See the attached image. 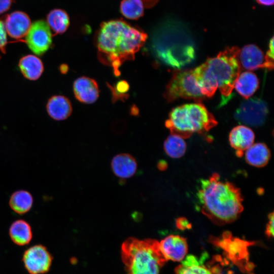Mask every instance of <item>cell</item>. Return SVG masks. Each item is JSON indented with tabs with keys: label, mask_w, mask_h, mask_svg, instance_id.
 I'll return each mask as SVG.
<instances>
[{
	"label": "cell",
	"mask_w": 274,
	"mask_h": 274,
	"mask_svg": "<svg viewBox=\"0 0 274 274\" xmlns=\"http://www.w3.org/2000/svg\"><path fill=\"white\" fill-rule=\"evenodd\" d=\"M206 255L203 253L200 258L193 255L187 256L176 268V274H213L203 264Z\"/></svg>",
	"instance_id": "cell-19"
},
{
	"label": "cell",
	"mask_w": 274,
	"mask_h": 274,
	"mask_svg": "<svg viewBox=\"0 0 274 274\" xmlns=\"http://www.w3.org/2000/svg\"><path fill=\"white\" fill-rule=\"evenodd\" d=\"M53 257L47 248L37 244L27 248L23 253L22 262L29 274H44L50 269Z\"/></svg>",
	"instance_id": "cell-9"
},
{
	"label": "cell",
	"mask_w": 274,
	"mask_h": 274,
	"mask_svg": "<svg viewBox=\"0 0 274 274\" xmlns=\"http://www.w3.org/2000/svg\"><path fill=\"white\" fill-rule=\"evenodd\" d=\"M9 234L11 241L19 246L29 244L32 238L31 226L23 219H18L11 224L9 229Z\"/></svg>",
	"instance_id": "cell-18"
},
{
	"label": "cell",
	"mask_w": 274,
	"mask_h": 274,
	"mask_svg": "<svg viewBox=\"0 0 274 274\" xmlns=\"http://www.w3.org/2000/svg\"><path fill=\"white\" fill-rule=\"evenodd\" d=\"M115 88H112L113 96H115L116 99L123 98L125 96L127 95L126 92L128 91L129 86L128 83L124 81H119L117 83Z\"/></svg>",
	"instance_id": "cell-27"
},
{
	"label": "cell",
	"mask_w": 274,
	"mask_h": 274,
	"mask_svg": "<svg viewBox=\"0 0 274 274\" xmlns=\"http://www.w3.org/2000/svg\"><path fill=\"white\" fill-rule=\"evenodd\" d=\"M111 167L118 177L125 179L133 176L137 169V163L134 158L129 154H119L113 157Z\"/></svg>",
	"instance_id": "cell-16"
},
{
	"label": "cell",
	"mask_w": 274,
	"mask_h": 274,
	"mask_svg": "<svg viewBox=\"0 0 274 274\" xmlns=\"http://www.w3.org/2000/svg\"><path fill=\"white\" fill-rule=\"evenodd\" d=\"M256 1L259 5L264 6H271L274 3V0H256Z\"/></svg>",
	"instance_id": "cell-34"
},
{
	"label": "cell",
	"mask_w": 274,
	"mask_h": 274,
	"mask_svg": "<svg viewBox=\"0 0 274 274\" xmlns=\"http://www.w3.org/2000/svg\"><path fill=\"white\" fill-rule=\"evenodd\" d=\"M19 67L23 75L30 80L39 79L44 71L42 61L33 55L22 57L19 60Z\"/></svg>",
	"instance_id": "cell-20"
},
{
	"label": "cell",
	"mask_w": 274,
	"mask_h": 274,
	"mask_svg": "<svg viewBox=\"0 0 274 274\" xmlns=\"http://www.w3.org/2000/svg\"><path fill=\"white\" fill-rule=\"evenodd\" d=\"M13 2V0H0V14L7 11Z\"/></svg>",
	"instance_id": "cell-31"
},
{
	"label": "cell",
	"mask_w": 274,
	"mask_h": 274,
	"mask_svg": "<svg viewBox=\"0 0 274 274\" xmlns=\"http://www.w3.org/2000/svg\"><path fill=\"white\" fill-rule=\"evenodd\" d=\"M47 111L52 119L63 120L71 115L72 107L70 101L66 97L55 95L49 99L47 104Z\"/></svg>",
	"instance_id": "cell-17"
},
{
	"label": "cell",
	"mask_w": 274,
	"mask_h": 274,
	"mask_svg": "<svg viewBox=\"0 0 274 274\" xmlns=\"http://www.w3.org/2000/svg\"><path fill=\"white\" fill-rule=\"evenodd\" d=\"M268 222L266 227V233L269 237L273 236V213H271L268 216Z\"/></svg>",
	"instance_id": "cell-30"
},
{
	"label": "cell",
	"mask_w": 274,
	"mask_h": 274,
	"mask_svg": "<svg viewBox=\"0 0 274 274\" xmlns=\"http://www.w3.org/2000/svg\"><path fill=\"white\" fill-rule=\"evenodd\" d=\"M254 138L253 131L244 125L234 127L229 136L230 144L236 150L238 156L243 155L244 152L253 144Z\"/></svg>",
	"instance_id": "cell-14"
},
{
	"label": "cell",
	"mask_w": 274,
	"mask_h": 274,
	"mask_svg": "<svg viewBox=\"0 0 274 274\" xmlns=\"http://www.w3.org/2000/svg\"><path fill=\"white\" fill-rule=\"evenodd\" d=\"M31 26L28 15L22 11H16L7 15L5 18V28L12 38L19 39L27 35Z\"/></svg>",
	"instance_id": "cell-12"
},
{
	"label": "cell",
	"mask_w": 274,
	"mask_h": 274,
	"mask_svg": "<svg viewBox=\"0 0 274 274\" xmlns=\"http://www.w3.org/2000/svg\"><path fill=\"white\" fill-rule=\"evenodd\" d=\"M164 97L168 102L179 98L201 102L206 98L201 92L194 69H175L166 86Z\"/></svg>",
	"instance_id": "cell-7"
},
{
	"label": "cell",
	"mask_w": 274,
	"mask_h": 274,
	"mask_svg": "<svg viewBox=\"0 0 274 274\" xmlns=\"http://www.w3.org/2000/svg\"><path fill=\"white\" fill-rule=\"evenodd\" d=\"M151 47L161 63L181 69L195 57V43L188 27L181 22L167 18L159 23L151 35Z\"/></svg>",
	"instance_id": "cell-2"
},
{
	"label": "cell",
	"mask_w": 274,
	"mask_h": 274,
	"mask_svg": "<svg viewBox=\"0 0 274 274\" xmlns=\"http://www.w3.org/2000/svg\"><path fill=\"white\" fill-rule=\"evenodd\" d=\"M159 244L160 251L166 261H181L187 254L186 241L179 235H169Z\"/></svg>",
	"instance_id": "cell-11"
},
{
	"label": "cell",
	"mask_w": 274,
	"mask_h": 274,
	"mask_svg": "<svg viewBox=\"0 0 274 274\" xmlns=\"http://www.w3.org/2000/svg\"><path fill=\"white\" fill-rule=\"evenodd\" d=\"M177 226L180 228L185 229L188 228L189 223L188 221L184 218H180L177 221Z\"/></svg>",
	"instance_id": "cell-32"
},
{
	"label": "cell",
	"mask_w": 274,
	"mask_h": 274,
	"mask_svg": "<svg viewBox=\"0 0 274 274\" xmlns=\"http://www.w3.org/2000/svg\"><path fill=\"white\" fill-rule=\"evenodd\" d=\"M121 256L128 274H159L166 261L159 242L152 239L127 238L122 244Z\"/></svg>",
	"instance_id": "cell-5"
},
{
	"label": "cell",
	"mask_w": 274,
	"mask_h": 274,
	"mask_svg": "<svg viewBox=\"0 0 274 274\" xmlns=\"http://www.w3.org/2000/svg\"><path fill=\"white\" fill-rule=\"evenodd\" d=\"M147 37L144 31L122 19L104 22L95 37L98 58L118 76L119 68L125 61L134 59Z\"/></svg>",
	"instance_id": "cell-1"
},
{
	"label": "cell",
	"mask_w": 274,
	"mask_h": 274,
	"mask_svg": "<svg viewBox=\"0 0 274 274\" xmlns=\"http://www.w3.org/2000/svg\"><path fill=\"white\" fill-rule=\"evenodd\" d=\"M197 198L202 213L217 224L235 221L244 209L240 190L216 173L201 181Z\"/></svg>",
	"instance_id": "cell-3"
},
{
	"label": "cell",
	"mask_w": 274,
	"mask_h": 274,
	"mask_svg": "<svg viewBox=\"0 0 274 274\" xmlns=\"http://www.w3.org/2000/svg\"><path fill=\"white\" fill-rule=\"evenodd\" d=\"M239 60L241 66L247 70L252 71L263 68L264 56L258 47L249 44L245 46L240 50Z\"/></svg>",
	"instance_id": "cell-15"
},
{
	"label": "cell",
	"mask_w": 274,
	"mask_h": 274,
	"mask_svg": "<svg viewBox=\"0 0 274 274\" xmlns=\"http://www.w3.org/2000/svg\"><path fill=\"white\" fill-rule=\"evenodd\" d=\"M268 113L266 102L259 98H250L243 101L234 113L235 118L252 126L261 125Z\"/></svg>",
	"instance_id": "cell-8"
},
{
	"label": "cell",
	"mask_w": 274,
	"mask_h": 274,
	"mask_svg": "<svg viewBox=\"0 0 274 274\" xmlns=\"http://www.w3.org/2000/svg\"><path fill=\"white\" fill-rule=\"evenodd\" d=\"M217 124L213 114L202 102L177 107L170 111L165 126L171 134L187 139L193 133L207 132Z\"/></svg>",
	"instance_id": "cell-6"
},
{
	"label": "cell",
	"mask_w": 274,
	"mask_h": 274,
	"mask_svg": "<svg viewBox=\"0 0 274 274\" xmlns=\"http://www.w3.org/2000/svg\"><path fill=\"white\" fill-rule=\"evenodd\" d=\"M120 9L121 14L129 19L136 20L144 15V6L141 0H122Z\"/></svg>",
	"instance_id": "cell-26"
},
{
	"label": "cell",
	"mask_w": 274,
	"mask_h": 274,
	"mask_svg": "<svg viewBox=\"0 0 274 274\" xmlns=\"http://www.w3.org/2000/svg\"><path fill=\"white\" fill-rule=\"evenodd\" d=\"M263 68L272 70L273 68V37L270 40L269 49L264 56V62Z\"/></svg>",
	"instance_id": "cell-28"
},
{
	"label": "cell",
	"mask_w": 274,
	"mask_h": 274,
	"mask_svg": "<svg viewBox=\"0 0 274 274\" xmlns=\"http://www.w3.org/2000/svg\"><path fill=\"white\" fill-rule=\"evenodd\" d=\"M144 7L150 8L155 6L159 0H141Z\"/></svg>",
	"instance_id": "cell-33"
},
{
	"label": "cell",
	"mask_w": 274,
	"mask_h": 274,
	"mask_svg": "<svg viewBox=\"0 0 274 274\" xmlns=\"http://www.w3.org/2000/svg\"><path fill=\"white\" fill-rule=\"evenodd\" d=\"M239 52L237 47H227L194 68L201 92L206 97H212L219 88L222 95L221 105L230 99L242 70Z\"/></svg>",
	"instance_id": "cell-4"
},
{
	"label": "cell",
	"mask_w": 274,
	"mask_h": 274,
	"mask_svg": "<svg viewBox=\"0 0 274 274\" xmlns=\"http://www.w3.org/2000/svg\"><path fill=\"white\" fill-rule=\"evenodd\" d=\"M245 159L250 165L261 167L265 166L270 158V151L263 143L253 144L245 151Z\"/></svg>",
	"instance_id": "cell-21"
},
{
	"label": "cell",
	"mask_w": 274,
	"mask_h": 274,
	"mask_svg": "<svg viewBox=\"0 0 274 274\" xmlns=\"http://www.w3.org/2000/svg\"><path fill=\"white\" fill-rule=\"evenodd\" d=\"M164 149L169 157L178 158L184 155L186 150V144L182 138L171 134L164 142Z\"/></svg>",
	"instance_id": "cell-25"
},
{
	"label": "cell",
	"mask_w": 274,
	"mask_h": 274,
	"mask_svg": "<svg viewBox=\"0 0 274 274\" xmlns=\"http://www.w3.org/2000/svg\"><path fill=\"white\" fill-rule=\"evenodd\" d=\"M73 91L76 98L85 104L94 102L97 99L99 93L97 82L94 79L86 77H80L75 81Z\"/></svg>",
	"instance_id": "cell-13"
},
{
	"label": "cell",
	"mask_w": 274,
	"mask_h": 274,
	"mask_svg": "<svg viewBox=\"0 0 274 274\" xmlns=\"http://www.w3.org/2000/svg\"><path fill=\"white\" fill-rule=\"evenodd\" d=\"M33 202V196L29 192L19 190L11 195L9 200V206L16 213L23 215L31 209Z\"/></svg>",
	"instance_id": "cell-23"
},
{
	"label": "cell",
	"mask_w": 274,
	"mask_h": 274,
	"mask_svg": "<svg viewBox=\"0 0 274 274\" xmlns=\"http://www.w3.org/2000/svg\"><path fill=\"white\" fill-rule=\"evenodd\" d=\"M259 80L253 73L246 71L240 74L234 87L244 98L248 99L258 88Z\"/></svg>",
	"instance_id": "cell-22"
},
{
	"label": "cell",
	"mask_w": 274,
	"mask_h": 274,
	"mask_svg": "<svg viewBox=\"0 0 274 274\" xmlns=\"http://www.w3.org/2000/svg\"><path fill=\"white\" fill-rule=\"evenodd\" d=\"M7 43V38L5 24L0 20V53H4Z\"/></svg>",
	"instance_id": "cell-29"
},
{
	"label": "cell",
	"mask_w": 274,
	"mask_h": 274,
	"mask_svg": "<svg viewBox=\"0 0 274 274\" xmlns=\"http://www.w3.org/2000/svg\"><path fill=\"white\" fill-rule=\"evenodd\" d=\"M52 33L48 24L43 20L34 22L26 35V43L36 54L43 55L52 44Z\"/></svg>",
	"instance_id": "cell-10"
},
{
	"label": "cell",
	"mask_w": 274,
	"mask_h": 274,
	"mask_svg": "<svg viewBox=\"0 0 274 274\" xmlns=\"http://www.w3.org/2000/svg\"><path fill=\"white\" fill-rule=\"evenodd\" d=\"M47 24L55 34L64 32L70 25V18L67 13L60 9L51 10L47 16Z\"/></svg>",
	"instance_id": "cell-24"
}]
</instances>
